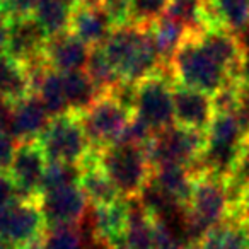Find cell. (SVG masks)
I'll return each instance as SVG.
<instances>
[{
	"label": "cell",
	"mask_w": 249,
	"mask_h": 249,
	"mask_svg": "<svg viewBox=\"0 0 249 249\" xmlns=\"http://www.w3.org/2000/svg\"><path fill=\"white\" fill-rule=\"evenodd\" d=\"M101 48L120 79L126 82L139 84L167 67L157 52L149 28L133 24L114 28Z\"/></svg>",
	"instance_id": "obj_1"
},
{
	"label": "cell",
	"mask_w": 249,
	"mask_h": 249,
	"mask_svg": "<svg viewBox=\"0 0 249 249\" xmlns=\"http://www.w3.org/2000/svg\"><path fill=\"white\" fill-rule=\"evenodd\" d=\"M169 69L176 84L200 90L210 97L232 80L227 70L198 41L196 31H191L183 45L176 50Z\"/></svg>",
	"instance_id": "obj_2"
},
{
	"label": "cell",
	"mask_w": 249,
	"mask_h": 249,
	"mask_svg": "<svg viewBox=\"0 0 249 249\" xmlns=\"http://www.w3.org/2000/svg\"><path fill=\"white\" fill-rule=\"evenodd\" d=\"M97 164L123 198L139 196L154 173L145 149L128 143H113L97 150Z\"/></svg>",
	"instance_id": "obj_3"
},
{
	"label": "cell",
	"mask_w": 249,
	"mask_h": 249,
	"mask_svg": "<svg viewBox=\"0 0 249 249\" xmlns=\"http://www.w3.org/2000/svg\"><path fill=\"white\" fill-rule=\"evenodd\" d=\"M207 143V133L173 124L162 132L154 133L145 147L152 171L166 166L193 167L200 160Z\"/></svg>",
	"instance_id": "obj_4"
},
{
	"label": "cell",
	"mask_w": 249,
	"mask_h": 249,
	"mask_svg": "<svg viewBox=\"0 0 249 249\" xmlns=\"http://www.w3.org/2000/svg\"><path fill=\"white\" fill-rule=\"evenodd\" d=\"M174 77L169 67L137 84V103L133 116L142 120L154 133L174 124Z\"/></svg>",
	"instance_id": "obj_5"
},
{
	"label": "cell",
	"mask_w": 249,
	"mask_h": 249,
	"mask_svg": "<svg viewBox=\"0 0 249 249\" xmlns=\"http://www.w3.org/2000/svg\"><path fill=\"white\" fill-rule=\"evenodd\" d=\"M38 142L50 162L80 166L92 150L84 133L79 114L75 113L52 118Z\"/></svg>",
	"instance_id": "obj_6"
},
{
	"label": "cell",
	"mask_w": 249,
	"mask_h": 249,
	"mask_svg": "<svg viewBox=\"0 0 249 249\" xmlns=\"http://www.w3.org/2000/svg\"><path fill=\"white\" fill-rule=\"evenodd\" d=\"M38 200H18L0 208V241L11 249H26L41 242L46 222Z\"/></svg>",
	"instance_id": "obj_7"
},
{
	"label": "cell",
	"mask_w": 249,
	"mask_h": 249,
	"mask_svg": "<svg viewBox=\"0 0 249 249\" xmlns=\"http://www.w3.org/2000/svg\"><path fill=\"white\" fill-rule=\"evenodd\" d=\"M79 118L90 147L101 150L120 140L133 113L118 104L109 94H103L89 109L79 114Z\"/></svg>",
	"instance_id": "obj_8"
},
{
	"label": "cell",
	"mask_w": 249,
	"mask_h": 249,
	"mask_svg": "<svg viewBox=\"0 0 249 249\" xmlns=\"http://www.w3.org/2000/svg\"><path fill=\"white\" fill-rule=\"evenodd\" d=\"M39 208L45 217L46 229L79 225L87 212V196L79 184H67L39 195Z\"/></svg>",
	"instance_id": "obj_9"
},
{
	"label": "cell",
	"mask_w": 249,
	"mask_h": 249,
	"mask_svg": "<svg viewBox=\"0 0 249 249\" xmlns=\"http://www.w3.org/2000/svg\"><path fill=\"white\" fill-rule=\"evenodd\" d=\"M46 166H48V159L38 140L19 143L9 174L18 186L21 200H38L39 198Z\"/></svg>",
	"instance_id": "obj_10"
},
{
	"label": "cell",
	"mask_w": 249,
	"mask_h": 249,
	"mask_svg": "<svg viewBox=\"0 0 249 249\" xmlns=\"http://www.w3.org/2000/svg\"><path fill=\"white\" fill-rule=\"evenodd\" d=\"M46 41H48V36L33 16L9 19L2 52L24 67L43 55Z\"/></svg>",
	"instance_id": "obj_11"
},
{
	"label": "cell",
	"mask_w": 249,
	"mask_h": 249,
	"mask_svg": "<svg viewBox=\"0 0 249 249\" xmlns=\"http://www.w3.org/2000/svg\"><path fill=\"white\" fill-rule=\"evenodd\" d=\"M174 124L183 128L207 132L215 116L212 97L200 90L176 84L173 92Z\"/></svg>",
	"instance_id": "obj_12"
},
{
	"label": "cell",
	"mask_w": 249,
	"mask_h": 249,
	"mask_svg": "<svg viewBox=\"0 0 249 249\" xmlns=\"http://www.w3.org/2000/svg\"><path fill=\"white\" fill-rule=\"evenodd\" d=\"M90 48L70 31L48 38L43 50L45 62L56 73L84 72L89 62Z\"/></svg>",
	"instance_id": "obj_13"
},
{
	"label": "cell",
	"mask_w": 249,
	"mask_h": 249,
	"mask_svg": "<svg viewBox=\"0 0 249 249\" xmlns=\"http://www.w3.org/2000/svg\"><path fill=\"white\" fill-rule=\"evenodd\" d=\"M198 41L203 48L227 70L232 80H237L239 67L244 56V45L241 38L224 28H205L196 31Z\"/></svg>",
	"instance_id": "obj_14"
},
{
	"label": "cell",
	"mask_w": 249,
	"mask_h": 249,
	"mask_svg": "<svg viewBox=\"0 0 249 249\" xmlns=\"http://www.w3.org/2000/svg\"><path fill=\"white\" fill-rule=\"evenodd\" d=\"M50 120H52V116L45 109L38 96L31 94L26 99L14 104L7 132L19 143L33 142V140H38L41 137V133L48 126Z\"/></svg>",
	"instance_id": "obj_15"
},
{
	"label": "cell",
	"mask_w": 249,
	"mask_h": 249,
	"mask_svg": "<svg viewBox=\"0 0 249 249\" xmlns=\"http://www.w3.org/2000/svg\"><path fill=\"white\" fill-rule=\"evenodd\" d=\"M79 186L82 188L84 195L87 196L92 207H103L111 205L123 198L113 181L107 178V174L97 164V150H90L89 156L80 164V179Z\"/></svg>",
	"instance_id": "obj_16"
},
{
	"label": "cell",
	"mask_w": 249,
	"mask_h": 249,
	"mask_svg": "<svg viewBox=\"0 0 249 249\" xmlns=\"http://www.w3.org/2000/svg\"><path fill=\"white\" fill-rule=\"evenodd\" d=\"M69 31L89 48H96L106 43V39L114 31V26L101 7L90 9L77 5L72 11Z\"/></svg>",
	"instance_id": "obj_17"
},
{
	"label": "cell",
	"mask_w": 249,
	"mask_h": 249,
	"mask_svg": "<svg viewBox=\"0 0 249 249\" xmlns=\"http://www.w3.org/2000/svg\"><path fill=\"white\" fill-rule=\"evenodd\" d=\"M205 28L244 35L249 29V0H205Z\"/></svg>",
	"instance_id": "obj_18"
},
{
	"label": "cell",
	"mask_w": 249,
	"mask_h": 249,
	"mask_svg": "<svg viewBox=\"0 0 249 249\" xmlns=\"http://www.w3.org/2000/svg\"><path fill=\"white\" fill-rule=\"evenodd\" d=\"M89 222L96 237L111 242L121 237L128 225V201L126 198H120L118 201L103 207H92L89 215Z\"/></svg>",
	"instance_id": "obj_19"
},
{
	"label": "cell",
	"mask_w": 249,
	"mask_h": 249,
	"mask_svg": "<svg viewBox=\"0 0 249 249\" xmlns=\"http://www.w3.org/2000/svg\"><path fill=\"white\" fill-rule=\"evenodd\" d=\"M195 179H196V174L193 173V167L188 166L159 167L154 171L150 178V181L159 190H162L171 200H174L181 207H186L190 201Z\"/></svg>",
	"instance_id": "obj_20"
},
{
	"label": "cell",
	"mask_w": 249,
	"mask_h": 249,
	"mask_svg": "<svg viewBox=\"0 0 249 249\" xmlns=\"http://www.w3.org/2000/svg\"><path fill=\"white\" fill-rule=\"evenodd\" d=\"M31 94L33 86L26 69L4 52H0V96L16 104Z\"/></svg>",
	"instance_id": "obj_21"
},
{
	"label": "cell",
	"mask_w": 249,
	"mask_h": 249,
	"mask_svg": "<svg viewBox=\"0 0 249 249\" xmlns=\"http://www.w3.org/2000/svg\"><path fill=\"white\" fill-rule=\"evenodd\" d=\"M62 79L70 113L82 114L96 103L97 97L103 96L86 72L62 73Z\"/></svg>",
	"instance_id": "obj_22"
},
{
	"label": "cell",
	"mask_w": 249,
	"mask_h": 249,
	"mask_svg": "<svg viewBox=\"0 0 249 249\" xmlns=\"http://www.w3.org/2000/svg\"><path fill=\"white\" fill-rule=\"evenodd\" d=\"M149 31L152 35V39L156 43L157 52H159L164 65L167 67H169L171 58L174 56L176 50L183 45V41L191 33L183 24L171 19L169 16H164L157 22H154L152 26H149Z\"/></svg>",
	"instance_id": "obj_23"
},
{
	"label": "cell",
	"mask_w": 249,
	"mask_h": 249,
	"mask_svg": "<svg viewBox=\"0 0 249 249\" xmlns=\"http://www.w3.org/2000/svg\"><path fill=\"white\" fill-rule=\"evenodd\" d=\"M33 94L38 96V99L41 101V104L52 118L70 113L65 90H63L62 73H56L50 69L33 84Z\"/></svg>",
	"instance_id": "obj_24"
},
{
	"label": "cell",
	"mask_w": 249,
	"mask_h": 249,
	"mask_svg": "<svg viewBox=\"0 0 249 249\" xmlns=\"http://www.w3.org/2000/svg\"><path fill=\"white\" fill-rule=\"evenodd\" d=\"M72 11L73 7L67 5L62 0H39L31 16L41 26L45 35L52 38L69 31Z\"/></svg>",
	"instance_id": "obj_25"
},
{
	"label": "cell",
	"mask_w": 249,
	"mask_h": 249,
	"mask_svg": "<svg viewBox=\"0 0 249 249\" xmlns=\"http://www.w3.org/2000/svg\"><path fill=\"white\" fill-rule=\"evenodd\" d=\"M84 72L89 75V79L92 80L94 86L99 89L101 94L109 92L118 82H121L120 75H118L116 70L111 67V63L107 62L106 55H104L101 46L90 48L89 62H87V67Z\"/></svg>",
	"instance_id": "obj_26"
},
{
	"label": "cell",
	"mask_w": 249,
	"mask_h": 249,
	"mask_svg": "<svg viewBox=\"0 0 249 249\" xmlns=\"http://www.w3.org/2000/svg\"><path fill=\"white\" fill-rule=\"evenodd\" d=\"M166 16L188 31H201L205 29V0H169Z\"/></svg>",
	"instance_id": "obj_27"
},
{
	"label": "cell",
	"mask_w": 249,
	"mask_h": 249,
	"mask_svg": "<svg viewBox=\"0 0 249 249\" xmlns=\"http://www.w3.org/2000/svg\"><path fill=\"white\" fill-rule=\"evenodd\" d=\"M39 249H84V239L79 225H63V227L46 229Z\"/></svg>",
	"instance_id": "obj_28"
},
{
	"label": "cell",
	"mask_w": 249,
	"mask_h": 249,
	"mask_svg": "<svg viewBox=\"0 0 249 249\" xmlns=\"http://www.w3.org/2000/svg\"><path fill=\"white\" fill-rule=\"evenodd\" d=\"M169 0H132L130 22L139 28H149L166 16Z\"/></svg>",
	"instance_id": "obj_29"
},
{
	"label": "cell",
	"mask_w": 249,
	"mask_h": 249,
	"mask_svg": "<svg viewBox=\"0 0 249 249\" xmlns=\"http://www.w3.org/2000/svg\"><path fill=\"white\" fill-rule=\"evenodd\" d=\"M80 179V166L63 162H50L43 174L41 181V193L48 190H55L67 184H79Z\"/></svg>",
	"instance_id": "obj_30"
},
{
	"label": "cell",
	"mask_w": 249,
	"mask_h": 249,
	"mask_svg": "<svg viewBox=\"0 0 249 249\" xmlns=\"http://www.w3.org/2000/svg\"><path fill=\"white\" fill-rule=\"evenodd\" d=\"M154 132L143 123L142 120H139L137 116H133L128 121V124L124 126L123 133H121L120 140L116 143H128V145H135L140 149H145L149 145V142L152 140Z\"/></svg>",
	"instance_id": "obj_31"
},
{
	"label": "cell",
	"mask_w": 249,
	"mask_h": 249,
	"mask_svg": "<svg viewBox=\"0 0 249 249\" xmlns=\"http://www.w3.org/2000/svg\"><path fill=\"white\" fill-rule=\"evenodd\" d=\"M130 4L132 0H104L101 9L107 14L114 28H121L130 22Z\"/></svg>",
	"instance_id": "obj_32"
},
{
	"label": "cell",
	"mask_w": 249,
	"mask_h": 249,
	"mask_svg": "<svg viewBox=\"0 0 249 249\" xmlns=\"http://www.w3.org/2000/svg\"><path fill=\"white\" fill-rule=\"evenodd\" d=\"M39 0H0V16L9 19L31 16Z\"/></svg>",
	"instance_id": "obj_33"
},
{
	"label": "cell",
	"mask_w": 249,
	"mask_h": 249,
	"mask_svg": "<svg viewBox=\"0 0 249 249\" xmlns=\"http://www.w3.org/2000/svg\"><path fill=\"white\" fill-rule=\"evenodd\" d=\"M18 145L19 142L7 130H0V173H9Z\"/></svg>",
	"instance_id": "obj_34"
},
{
	"label": "cell",
	"mask_w": 249,
	"mask_h": 249,
	"mask_svg": "<svg viewBox=\"0 0 249 249\" xmlns=\"http://www.w3.org/2000/svg\"><path fill=\"white\" fill-rule=\"evenodd\" d=\"M18 200H21V196H19L18 186H16L11 174L0 173V208L9 207Z\"/></svg>",
	"instance_id": "obj_35"
},
{
	"label": "cell",
	"mask_w": 249,
	"mask_h": 249,
	"mask_svg": "<svg viewBox=\"0 0 249 249\" xmlns=\"http://www.w3.org/2000/svg\"><path fill=\"white\" fill-rule=\"evenodd\" d=\"M12 107H14V104H12L11 101H7L5 97L0 96V130H9Z\"/></svg>",
	"instance_id": "obj_36"
},
{
	"label": "cell",
	"mask_w": 249,
	"mask_h": 249,
	"mask_svg": "<svg viewBox=\"0 0 249 249\" xmlns=\"http://www.w3.org/2000/svg\"><path fill=\"white\" fill-rule=\"evenodd\" d=\"M237 82L249 87V50H244V56H242V62L237 73Z\"/></svg>",
	"instance_id": "obj_37"
},
{
	"label": "cell",
	"mask_w": 249,
	"mask_h": 249,
	"mask_svg": "<svg viewBox=\"0 0 249 249\" xmlns=\"http://www.w3.org/2000/svg\"><path fill=\"white\" fill-rule=\"evenodd\" d=\"M235 218H246V220H249V184H248V188H246L244 195H242V200H241V205H239Z\"/></svg>",
	"instance_id": "obj_38"
},
{
	"label": "cell",
	"mask_w": 249,
	"mask_h": 249,
	"mask_svg": "<svg viewBox=\"0 0 249 249\" xmlns=\"http://www.w3.org/2000/svg\"><path fill=\"white\" fill-rule=\"evenodd\" d=\"M84 249H113V248H111L109 242L104 241V239L92 237V239H89V241L84 242Z\"/></svg>",
	"instance_id": "obj_39"
},
{
	"label": "cell",
	"mask_w": 249,
	"mask_h": 249,
	"mask_svg": "<svg viewBox=\"0 0 249 249\" xmlns=\"http://www.w3.org/2000/svg\"><path fill=\"white\" fill-rule=\"evenodd\" d=\"M104 0H79V5L82 7H90V9H97V7H103Z\"/></svg>",
	"instance_id": "obj_40"
},
{
	"label": "cell",
	"mask_w": 249,
	"mask_h": 249,
	"mask_svg": "<svg viewBox=\"0 0 249 249\" xmlns=\"http://www.w3.org/2000/svg\"><path fill=\"white\" fill-rule=\"evenodd\" d=\"M62 2H65L70 7H77V5H79V0H62Z\"/></svg>",
	"instance_id": "obj_41"
},
{
	"label": "cell",
	"mask_w": 249,
	"mask_h": 249,
	"mask_svg": "<svg viewBox=\"0 0 249 249\" xmlns=\"http://www.w3.org/2000/svg\"><path fill=\"white\" fill-rule=\"evenodd\" d=\"M186 249H201V248H200V244H191V246H188Z\"/></svg>",
	"instance_id": "obj_42"
},
{
	"label": "cell",
	"mask_w": 249,
	"mask_h": 249,
	"mask_svg": "<svg viewBox=\"0 0 249 249\" xmlns=\"http://www.w3.org/2000/svg\"><path fill=\"white\" fill-rule=\"evenodd\" d=\"M0 249H11V248H9V246L5 244V242H2V241H0Z\"/></svg>",
	"instance_id": "obj_43"
},
{
	"label": "cell",
	"mask_w": 249,
	"mask_h": 249,
	"mask_svg": "<svg viewBox=\"0 0 249 249\" xmlns=\"http://www.w3.org/2000/svg\"><path fill=\"white\" fill-rule=\"evenodd\" d=\"M26 249H39V244H36V246H31V248H26Z\"/></svg>",
	"instance_id": "obj_44"
}]
</instances>
